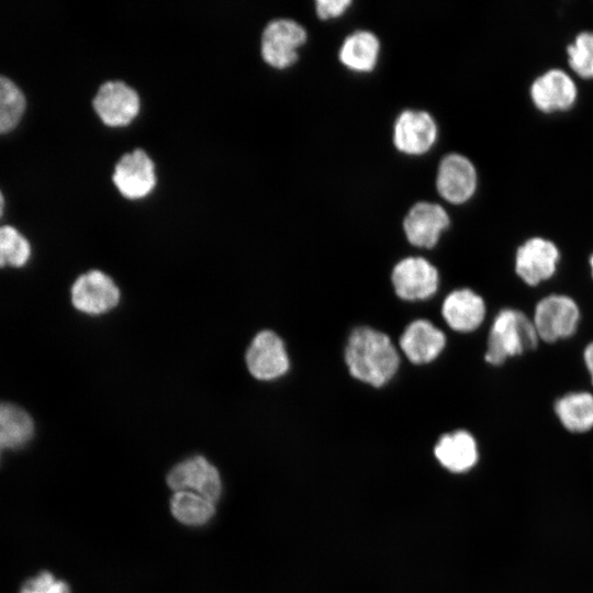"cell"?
<instances>
[{
	"label": "cell",
	"mask_w": 593,
	"mask_h": 593,
	"mask_svg": "<svg viewBox=\"0 0 593 593\" xmlns=\"http://www.w3.org/2000/svg\"><path fill=\"white\" fill-rule=\"evenodd\" d=\"M344 362L351 378L380 389L398 373L401 358L388 334L362 325L349 333Z\"/></svg>",
	"instance_id": "cell-1"
},
{
	"label": "cell",
	"mask_w": 593,
	"mask_h": 593,
	"mask_svg": "<svg viewBox=\"0 0 593 593\" xmlns=\"http://www.w3.org/2000/svg\"><path fill=\"white\" fill-rule=\"evenodd\" d=\"M539 340L532 318L523 311L504 307L490 327L484 361L494 367L502 366L508 358L535 350Z\"/></svg>",
	"instance_id": "cell-2"
},
{
	"label": "cell",
	"mask_w": 593,
	"mask_h": 593,
	"mask_svg": "<svg viewBox=\"0 0 593 593\" xmlns=\"http://www.w3.org/2000/svg\"><path fill=\"white\" fill-rule=\"evenodd\" d=\"M577 302L566 294H549L534 310L533 323L540 340L555 343L574 335L580 322Z\"/></svg>",
	"instance_id": "cell-3"
},
{
	"label": "cell",
	"mask_w": 593,
	"mask_h": 593,
	"mask_svg": "<svg viewBox=\"0 0 593 593\" xmlns=\"http://www.w3.org/2000/svg\"><path fill=\"white\" fill-rule=\"evenodd\" d=\"M391 282L395 295L404 301L433 296L439 286L437 268L424 257H405L394 265Z\"/></svg>",
	"instance_id": "cell-4"
},
{
	"label": "cell",
	"mask_w": 593,
	"mask_h": 593,
	"mask_svg": "<svg viewBox=\"0 0 593 593\" xmlns=\"http://www.w3.org/2000/svg\"><path fill=\"white\" fill-rule=\"evenodd\" d=\"M245 361L249 373L259 381H272L284 376L290 359L283 339L270 329L257 333L249 344Z\"/></svg>",
	"instance_id": "cell-5"
},
{
	"label": "cell",
	"mask_w": 593,
	"mask_h": 593,
	"mask_svg": "<svg viewBox=\"0 0 593 593\" xmlns=\"http://www.w3.org/2000/svg\"><path fill=\"white\" fill-rule=\"evenodd\" d=\"M174 491L195 492L212 502L222 494V479L216 467L203 456H192L177 463L166 478Z\"/></svg>",
	"instance_id": "cell-6"
},
{
	"label": "cell",
	"mask_w": 593,
	"mask_h": 593,
	"mask_svg": "<svg viewBox=\"0 0 593 593\" xmlns=\"http://www.w3.org/2000/svg\"><path fill=\"white\" fill-rule=\"evenodd\" d=\"M306 41V31L291 19L271 21L261 36V55L275 68H287L298 59V48Z\"/></svg>",
	"instance_id": "cell-7"
},
{
	"label": "cell",
	"mask_w": 593,
	"mask_h": 593,
	"mask_svg": "<svg viewBox=\"0 0 593 593\" xmlns=\"http://www.w3.org/2000/svg\"><path fill=\"white\" fill-rule=\"evenodd\" d=\"M71 302L76 310L88 315H101L120 302V289L113 279L101 270H90L74 282Z\"/></svg>",
	"instance_id": "cell-8"
},
{
	"label": "cell",
	"mask_w": 593,
	"mask_h": 593,
	"mask_svg": "<svg viewBox=\"0 0 593 593\" xmlns=\"http://www.w3.org/2000/svg\"><path fill=\"white\" fill-rule=\"evenodd\" d=\"M560 251L557 245L544 237L525 240L515 254V273L529 287L549 280L557 270Z\"/></svg>",
	"instance_id": "cell-9"
},
{
	"label": "cell",
	"mask_w": 593,
	"mask_h": 593,
	"mask_svg": "<svg viewBox=\"0 0 593 593\" xmlns=\"http://www.w3.org/2000/svg\"><path fill=\"white\" fill-rule=\"evenodd\" d=\"M450 224L446 210L433 202L415 203L403 220L407 242L416 247L433 248Z\"/></svg>",
	"instance_id": "cell-10"
},
{
	"label": "cell",
	"mask_w": 593,
	"mask_h": 593,
	"mask_svg": "<svg viewBox=\"0 0 593 593\" xmlns=\"http://www.w3.org/2000/svg\"><path fill=\"white\" fill-rule=\"evenodd\" d=\"M93 108L105 125L130 124L139 110V98L135 90L122 81L104 82L93 99Z\"/></svg>",
	"instance_id": "cell-11"
},
{
	"label": "cell",
	"mask_w": 593,
	"mask_h": 593,
	"mask_svg": "<svg viewBox=\"0 0 593 593\" xmlns=\"http://www.w3.org/2000/svg\"><path fill=\"white\" fill-rule=\"evenodd\" d=\"M399 347L412 365L430 363L444 351L446 335L428 320L417 318L402 332Z\"/></svg>",
	"instance_id": "cell-12"
},
{
	"label": "cell",
	"mask_w": 593,
	"mask_h": 593,
	"mask_svg": "<svg viewBox=\"0 0 593 593\" xmlns=\"http://www.w3.org/2000/svg\"><path fill=\"white\" fill-rule=\"evenodd\" d=\"M113 182L121 194L136 200L146 197L155 187V167L142 149L123 155L114 168Z\"/></svg>",
	"instance_id": "cell-13"
},
{
	"label": "cell",
	"mask_w": 593,
	"mask_h": 593,
	"mask_svg": "<svg viewBox=\"0 0 593 593\" xmlns=\"http://www.w3.org/2000/svg\"><path fill=\"white\" fill-rule=\"evenodd\" d=\"M436 187L447 201L459 204L469 200L477 188L473 164L460 154H448L439 163Z\"/></svg>",
	"instance_id": "cell-14"
},
{
	"label": "cell",
	"mask_w": 593,
	"mask_h": 593,
	"mask_svg": "<svg viewBox=\"0 0 593 593\" xmlns=\"http://www.w3.org/2000/svg\"><path fill=\"white\" fill-rule=\"evenodd\" d=\"M393 142L403 153L417 155L427 152L434 144L437 126L429 113L421 110H405L396 119Z\"/></svg>",
	"instance_id": "cell-15"
},
{
	"label": "cell",
	"mask_w": 593,
	"mask_h": 593,
	"mask_svg": "<svg viewBox=\"0 0 593 593\" xmlns=\"http://www.w3.org/2000/svg\"><path fill=\"white\" fill-rule=\"evenodd\" d=\"M578 89L572 78L561 69H550L530 86L533 103L542 112L566 111L577 100Z\"/></svg>",
	"instance_id": "cell-16"
},
{
	"label": "cell",
	"mask_w": 593,
	"mask_h": 593,
	"mask_svg": "<svg viewBox=\"0 0 593 593\" xmlns=\"http://www.w3.org/2000/svg\"><path fill=\"white\" fill-rule=\"evenodd\" d=\"M446 324L455 332L471 333L483 323L486 305L481 295L469 288L449 292L440 309Z\"/></svg>",
	"instance_id": "cell-17"
},
{
	"label": "cell",
	"mask_w": 593,
	"mask_h": 593,
	"mask_svg": "<svg viewBox=\"0 0 593 593\" xmlns=\"http://www.w3.org/2000/svg\"><path fill=\"white\" fill-rule=\"evenodd\" d=\"M434 455L444 468L456 473L468 471L479 458L477 441L466 429L441 435L434 447Z\"/></svg>",
	"instance_id": "cell-18"
},
{
	"label": "cell",
	"mask_w": 593,
	"mask_h": 593,
	"mask_svg": "<svg viewBox=\"0 0 593 593\" xmlns=\"http://www.w3.org/2000/svg\"><path fill=\"white\" fill-rule=\"evenodd\" d=\"M560 424L571 433H585L593 428V394L586 391L568 392L553 405Z\"/></svg>",
	"instance_id": "cell-19"
},
{
	"label": "cell",
	"mask_w": 593,
	"mask_h": 593,
	"mask_svg": "<svg viewBox=\"0 0 593 593\" xmlns=\"http://www.w3.org/2000/svg\"><path fill=\"white\" fill-rule=\"evenodd\" d=\"M34 424L23 409L0 402V458L4 450L24 447L32 438Z\"/></svg>",
	"instance_id": "cell-20"
},
{
	"label": "cell",
	"mask_w": 593,
	"mask_h": 593,
	"mask_svg": "<svg viewBox=\"0 0 593 593\" xmlns=\"http://www.w3.org/2000/svg\"><path fill=\"white\" fill-rule=\"evenodd\" d=\"M380 42L370 31L359 30L346 36L339 49V59L357 71L371 70L378 59Z\"/></svg>",
	"instance_id": "cell-21"
},
{
	"label": "cell",
	"mask_w": 593,
	"mask_h": 593,
	"mask_svg": "<svg viewBox=\"0 0 593 593\" xmlns=\"http://www.w3.org/2000/svg\"><path fill=\"white\" fill-rule=\"evenodd\" d=\"M172 516L187 526H202L215 514V503L191 491L174 492L170 499Z\"/></svg>",
	"instance_id": "cell-22"
},
{
	"label": "cell",
	"mask_w": 593,
	"mask_h": 593,
	"mask_svg": "<svg viewBox=\"0 0 593 593\" xmlns=\"http://www.w3.org/2000/svg\"><path fill=\"white\" fill-rule=\"evenodd\" d=\"M25 97L9 78L0 76V134L13 130L25 110Z\"/></svg>",
	"instance_id": "cell-23"
},
{
	"label": "cell",
	"mask_w": 593,
	"mask_h": 593,
	"mask_svg": "<svg viewBox=\"0 0 593 593\" xmlns=\"http://www.w3.org/2000/svg\"><path fill=\"white\" fill-rule=\"evenodd\" d=\"M30 257L29 240L13 226H0V268L22 267Z\"/></svg>",
	"instance_id": "cell-24"
},
{
	"label": "cell",
	"mask_w": 593,
	"mask_h": 593,
	"mask_svg": "<svg viewBox=\"0 0 593 593\" xmlns=\"http://www.w3.org/2000/svg\"><path fill=\"white\" fill-rule=\"evenodd\" d=\"M570 67L582 78H593V32L579 33L567 47Z\"/></svg>",
	"instance_id": "cell-25"
},
{
	"label": "cell",
	"mask_w": 593,
	"mask_h": 593,
	"mask_svg": "<svg viewBox=\"0 0 593 593\" xmlns=\"http://www.w3.org/2000/svg\"><path fill=\"white\" fill-rule=\"evenodd\" d=\"M20 593H70V589L66 582L56 580L51 572L43 571L27 580Z\"/></svg>",
	"instance_id": "cell-26"
},
{
	"label": "cell",
	"mask_w": 593,
	"mask_h": 593,
	"mask_svg": "<svg viewBox=\"0 0 593 593\" xmlns=\"http://www.w3.org/2000/svg\"><path fill=\"white\" fill-rule=\"evenodd\" d=\"M350 3V0H317L316 12L322 19L335 18L340 15Z\"/></svg>",
	"instance_id": "cell-27"
},
{
	"label": "cell",
	"mask_w": 593,
	"mask_h": 593,
	"mask_svg": "<svg viewBox=\"0 0 593 593\" xmlns=\"http://www.w3.org/2000/svg\"><path fill=\"white\" fill-rule=\"evenodd\" d=\"M583 359L586 370L590 374L591 382L593 384V342L585 346L583 351Z\"/></svg>",
	"instance_id": "cell-28"
},
{
	"label": "cell",
	"mask_w": 593,
	"mask_h": 593,
	"mask_svg": "<svg viewBox=\"0 0 593 593\" xmlns=\"http://www.w3.org/2000/svg\"><path fill=\"white\" fill-rule=\"evenodd\" d=\"M3 209H4V199H3V195H2V193L0 191V217L2 216Z\"/></svg>",
	"instance_id": "cell-29"
},
{
	"label": "cell",
	"mask_w": 593,
	"mask_h": 593,
	"mask_svg": "<svg viewBox=\"0 0 593 593\" xmlns=\"http://www.w3.org/2000/svg\"><path fill=\"white\" fill-rule=\"evenodd\" d=\"M589 266H590V268H591V276H592V278H593V253H592V255H591L590 258H589Z\"/></svg>",
	"instance_id": "cell-30"
}]
</instances>
